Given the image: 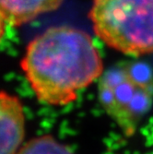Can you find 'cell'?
Listing matches in <instances>:
<instances>
[{
	"label": "cell",
	"instance_id": "8992f818",
	"mask_svg": "<svg viewBox=\"0 0 153 154\" xmlns=\"http://www.w3.org/2000/svg\"><path fill=\"white\" fill-rule=\"evenodd\" d=\"M16 154H74V152L54 137L44 135L31 139Z\"/></svg>",
	"mask_w": 153,
	"mask_h": 154
},
{
	"label": "cell",
	"instance_id": "7a4b0ae2",
	"mask_svg": "<svg viewBox=\"0 0 153 154\" xmlns=\"http://www.w3.org/2000/svg\"><path fill=\"white\" fill-rule=\"evenodd\" d=\"M89 18L107 46L130 57L153 53V0H93Z\"/></svg>",
	"mask_w": 153,
	"mask_h": 154
},
{
	"label": "cell",
	"instance_id": "6da1fadb",
	"mask_svg": "<svg viewBox=\"0 0 153 154\" xmlns=\"http://www.w3.org/2000/svg\"><path fill=\"white\" fill-rule=\"evenodd\" d=\"M20 68L37 98L51 106L77 101L78 92L103 75L91 37L71 26L51 27L27 45Z\"/></svg>",
	"mask_w": 153,
	"mask_h": 154
},
{
	"label": "cell",
	"instance_id": "277c9868",
	"mask_svg": "<svg viewBox=\"0 0 153 154\" xmlns=\"http://www.w3.org/2000/svg\"><path fill=\"white\" fill-rule=\"evenodd\" d=\"M0 154H16L25 137V113L19 97L4 90L0 94Z\"/></svg>",
	"mask_w": 153,
	"mask_h": 154
},
{
	"label": "cell",
	"instance_id": "5b68a950",
	"mask_svg": "<svg viewBox=\"0 0 153 154\" xmlns=\"http://www.w3.org/2000/svg\"><path fill=\"white\" fill-rule=\"evenodd\" d=\"M64 0H0L1 26L19 27L57 10Z\"/></svg>",
	"mask_w": 153,
	"mask_h": 154
},
{
	"label": "cell",
	"instance_id": "3957f363",
	"mask_svg": "<svg viewBox=\"0 0 153 154\" xmlns=\"http://www.w3.org/2000/svg\"><path fill=\"white\" fill-rule=\"evenodd\" d=\"M98 95L106 114L131 137L152 105L153 80L140 66H119L101 77Z\"/></svg>",
	"mask_w": 153,
	"mask_h": 154
}]
</instances>
